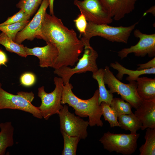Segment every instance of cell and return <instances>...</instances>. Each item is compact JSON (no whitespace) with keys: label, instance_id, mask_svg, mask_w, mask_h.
Listing matches in <instances>:
<instances>
[{"label":"cell","instance_id":"obj_2","mask_svg":"<svg viewBox=\"0 0 155 155\" xmlns=\"http://www.w3.org/2000/svg\"><path fill=\"white\" fill-rule=\"evenodd\" d=\"M138 24L137 22L128 26L115 27L107 24L88 22L85 32L82 38L90 41L92 37L99 36L112 42L127 44L132 32Z\"/></svg>","mask_w":155,"mask_h":155},{"label":"cell","instance_id":"obj_21","mask_svg":"<svg viewBox=\"0 0 155 155\" xmlns=\"http://www.w3.org/2000/svg\"><path fill=\"white\" fill-rule=\"evenodd\" d=\"M145 142L139 148L140 155H155V129H146Z\"/></svg>","mask_w":155,"mask_h":155},{"label":"cell","instance_id":"obj_28","mask_svg":"<svg viewBox=\"0 0 155 155\" xmlns=\"http://www.w3.org/2000/svg\"><path fill=\"white\" fill-rule=\"evenodd\" d=\"M102 109V115L105 121H108L111 127H119L118 121V116L111 106L104 102L100 105Z\"/></svg>","mask_w":155,"mask_h":155},{"label":"cell","instance_id":"obj_19","mask_svg":"<svg viewBox=\"0 0 155 155\" xmlns=\"http://www.w3.org/2000/svg\"><path fill=\"white\" fill-rule=\"evenodd\" d=\"M104 69L100 68L92 73V78L97 82L98 86V103L100 105L102 102H104L110 106L113 98V94L110 92L106 88L104 80Z\"/></svg>","mask_w":155,"mask_h":155},{"label":"cell","instance_id":"obj_29","mask_svg":"<svg viewBox=\"0 0 155 155\" xmlns=\"http://www.w3.org/2000/svg\"><path fill=\"white\" fill-rule=\"evenodd\" d=\"M30 18V17L27 15L23 9H20L18 12L12 16L9 17L5 21L0 24V25L21 22L29 20Z\"/></svg>","mask_w":155,"mask_h":155},{"label":"cell","instance_id":"obj_35","mask_svg":"<svg viewBox=\"0 0 155 155\" xmlns=\"http://www.w3.org/2000/svg\"><path fill=\"white\" fill-rule=\"evenodd\" d=\"M152 13L154 16L155 15V6H153L148 10L146 11L144 13L143 16H144L147 13Z\"/></svg>","mask_w":155,"mask_h":155},{"label":"cell","instance_id":"obj_3","mask_svg":"<svg viewBox=\"0 0 155 155\" xmlns=\"http://www.w3.org/2000/svg\"><path fill=\"white\" fill-rule=\"evenodd\" d=\"M84 44V51L82 57L79 59L77 65L72 68L63 66L55 69L54 73L63 80L64 85L69 82L71 77L76 73H85L89 71L92 73L98 70L96 60L98 57L97 52L91 46L90 41L81 38Z\"/></svg>","mask_w":155,"mask_h":155},{"label":"cell","instance_id":"obj_14","mask_svg":"<svg viewBox=\"0 0 155 155\" xmlns=\"http://www.w3.org/2000/svg\"><path fill=\"white\" fill-rule=\"evenodd\" d=\"M106 12L111 18L119 21L132 12L136 0H99Z\"/></svg>","mask_w":155,"mask_h":155},{"label":"cell","instance_id":"obj_25","mask_svg":"<svg viewBox=\"0 0 155 155\" xmlns=\"http://www.w3.org/2000/svg\"><path fill=\"white\" fill-rule=\"evenodd\" d=\"M29 20L9 24L0 25V31L14 41L17 33L29 23Z\"/></svg>","mask_w":155,"mask_h":155},{"label":"cell","instance_id":"obj_11","mask_svg":"<svg viewBox=\"0 0 155 155\" xmlns=\"http://www.w3.org/2000/svg\"><path fill=\"white\" fill-rule=\"evenodd\" d=\"M133 34L135 37L138 38L139 41L135 45L129 48H124L117 52L118 56L122 59L131 53L137 57H144L147 55L149 57L155 56V34H147L136 29Z\"/></svg>","mask_w":155,"mask_h":155},{"label":"cell","instance_id":"obj_1","mask_svg":"<svg viewBox=\"0 0 155 155\" xmlns=\"http://www.w3.org/2000/svg\"><path fill=\"white\" fill-rule=\"evenodd\" d=\"M41 32V39L46 43H53L58 49V56L53 68L73 66L78 61L84 49V43L75 31L65 26L61 19L46 12Z\"/></svg>","mask_w":155,"mask_h":155},{"label":"cell","instance_id":"obj_18","mask_svg":"<svg viewBox=\"0 0 155 155\" xmlns=\"http://www.w3.org/2000/svg\"><path fill=\"white\" fill-rule=\"evenodd\" d=\"M0 155H5L7 148L14 144V128L11 122L0 123Z\"/></svg>","mask_w":155,"mask_h":155},{"label":"cell","instance_id":"obj_17","mask_svg":"<svg viewBox=\"0 0 155 155\" xmlns=\"http://www.w3.org/2000/svg\"><path fill=\"white\" fill-rule=\"evenodd\" d=\"M110 66L118 71V73L116 75V77L119 80H122L124 75L127 74L129 76L126 78V79L129 82L136 81L137 79L141 75L155 73V67L142 70H132L126 68L118 61L111 63Z\"/></svg>","mask_w":155,"mask_h":155},{"label":"cell","instance_id":"obj_15","mask_svg":"<svg viewBox=\"0 0 155 155\" xmlns=\"http://www.w3.org/2000/svg\"><path fill=\"white\" fill-rule=\"evenodd\" d=\"M134 114L142 124V130L155 129V100H142Z\"/></svg>","mask_w":155,"mask_h":155},{"label":"cell","instance_id":"obj_32","mask_svg":"<svg viewBox=\"0 0 155 155\" xmlns=\"http://www.w3.org/2000/svg\"><path fill=\"white\" fill-rule=\"evenodd\" d=\"M138 67L137 69V70H142L150 69L155 67V57L146 63L139 64L137 65Z\"/></svg>","mask_w":155,"mask_h":155},{"label":"cell","instance_id":"obj_34","mask_svg":"<svg viewBox=\"0 0 155 155\" xmlns=\"http://www.w3.org/2000/svg\"><path fill=\"white\" fill-rule=\"evenodd\" d=\"M49 8L50 14L54 15V0H49Z\"/></svg>","mask_w":155,"mask_h":155},{"label":"cell","instance_id":"obj_36","mask_svg":"<svg viewBox=\"0 0 155 155\" xmlns=\"http://www.w3.org/2000/svg\"><path fill=\"white\" fill-rule=\"evenodd\" d=\"M2 86V84L0 82V87H1Z\"/></svg>","mask_w":155,"mask_h":155},{"label":"cell","instance_id":"obj_13","mask_svg":"<svg viewBox=\"0 0 155 155\" xmlns=\"http://www.w3.org/2000/svg\"><path fill=\"white\" fill-rule=\"evenodd\" d=\"M42 47L30 48L24 47L27 56L34 55L39 59V66L42 68H53L58 56V51L56 46L51 43H46Z\"/></svg>","mask_w":155,"mask_h":155},{"label":"cell","instance_id":"obj_4","mask_svg":"<svg viewBox=\"0 0 155 155\" xmlns=\"http://www.w3.org/2000/svg\"><path fill=\"white\" fill-rule=\"evenodd\" d=\"M34 98V94L32 92L19 91L17 94H14L0 87V110H20L29 113L38 119H42L43 117L38 107L32 104Z\"/></svg>","mask_w":155,"mask_h":155},{"label":"cell","instance_id":"obj_30","mask_svg":"<svg viewBox=\"0 0 155 155\" xmlns=\"http://www.w3.org/2000/svg\"><path fill=\"white\" fill-rule=\"evenodd\" d=\"M20 81L21 84L24 86L30 87L35 83L36 77L35 75L32 73L25 72L21 75Z\"/></svg>","mask_w":155,"mask_h":155},{"label":"cell","instance_id":"obj_8","mask_svg":"<svg viewBox=\"0 0 155 155\" xmlns=\"http://www.w3.org/2000/svg\"><path fill=\"white\" fill-rule=\"evenodd\" d=\"M58 115L61 131H64L69 136L78 137L81 139H85L87 137L88 121H85L70 112L68 106L65 104Z\"/></svg>","mask_w":155,"mask_h":155},{"label":"cell","instance_id":"obj_33","mask_svg":"<svg viewBox=\"0 0 155 155\" xmlns=\"http://www.w3.org/2000/svg\"><path fill=\"white\" fill-rule=\"evenodd\" d=\"M8 61V59L6 54L1 49H0V66L2 65H4L6 66V64Z\"/></svg>","mask_w":155,"mask_h":155},{"label":"cell","instance_id":"obj_20","mask_svg":"<svg viewBox=\"0 0 155 155\" xmlns=\"http://www.w3.org/2000/svg\"><path fill=\"white\" fill-rule=\"evenodd\" d=\"M118 121L119 127L125 130H129L131 134L137 133V131L142 126L141 123L133 113L118 116Z\"/></svg>","mask_w":155,"mask_h":155},{"label":"cell","instance_id":"obj_22","mask_svg":"<svg viewBox=\"0 0 155 155\" xmlns=\"http://www.w3.org/2000/svg\"><path fill=\"white\" fill-rule=\"evenodd\" d=\"M0 44L10 52L16 53L22 57H27L23 45L15 42L2 32L0 34Z\"/></svg>","mask_w":155,"mask_h":155},{"label":"cell","instance_id":"obj_9","mask_svg":"<svg viewBox=\"0 0 155 155\" xmlns=\"http://www.w3.org/2000/svg\"><path fill=\"white\" fill-rule=\"evenodd\" d=\"M98 89L93 96L87 100L80 98L73 109L75 114L80 117H88L89 125L91 127H102L103 123L101 119L102 115L101 106L98 103Z\"/></svg>","mask_w":155,"mask_h":155},{"label":"cell","instance_id":"obj_31","mask_svg":"<svg viewBox=\"0 0 155 155\" xmlns=\"http://www.w3.org/2000/svg\"><path fill=\"white\" fill-rule=\"evenodd\" d=\"M73 22L81 36L85 32L88 24L87 21L84 16L80 13L76 18L73 20Z\"/></svg>","mask_w":155,"mask_h":155},{"label":"cell","instance_id":"obj_5","mask_svg":"<svg viewBox=\"0 0 155 155\" xmlns=\"http://www.w3.org/2000/svg\"><path fill=\"white\" fill-rule=\"evenodd\" d=\"M104 69V82L109 89L110 92L113 94L117 93L132 107L136 109L142 101L137 92L136 81L131 82L128 84L124 83L115 76L108 66H106Z\"/></svg>","mask_w":155,"mask_h":155},{"label":"cell","instance_id":"obj_26","mask_svg":"<svg viewBox=\"0 0 155 155\" xmlns=\"http://www.w3.org/2000/svg\"><path fill=\"white\" fill-rule=\"evenodd\" d=\"M110 106L118 116L133 113L131 111L132 107L130 104L125 102L122 98H113Z\"/></svg>","mask_w":155,"mask_h":155},{"label":"cell","instance_id":"obj_10","mask_svg":"<svg viewBox=\"0 0 155 155\" xmlns=\"http://www.w3.org/2000/svg\"><path fill=\"white\" fill-rule=\"evenodd\" d=\"M73 3L88 22L97 24H109L113 21L99 0H74Z\"/></svg>","mask_w":155,"mask_h":155},{"label":"cell","instance_id":"obj_16","mask_svg":"<svg viewBox=\"0 0 155 155\" xmlns=\"http://www.w3.org/2000/svg\"><path fill=\"white\" fill-rule=\"evenodd\" d=\"M137 92L143 100H155V78L139 77L137 79Z\"/></svg>","mask_w":155,"mask_h":155},{"label":"cell","instance_id":"obj_12","mask_svg":"<svg viewBox=\"0 0 155 155\" xmlns=\"http://www.w3.org/2000/svg\"><path fill=\"white\" fill-rule=\"evenodd\" d=\"M49 5V0H43L32 19L17 34L14 41L21 44L26 40L32 41L35 38L41 39V30L42 24Z\"/></svg>","mask_w":155,"mask_h":155},{"label":"cell","instance_id":"obj_27","mask_svg":"<svg viewBox=\"0 0 155 155\" xmlns=\"http://www.w3.org/2000/svg\"><path fill=\"white\" fill-rule=\"evenodd\" d=\"M43 0H20L16 5L17 8L23 9L30 17L41 5Z\"/></svg>","mask_w":155,"mask_h":155},{"label":"cell","instance_id":"obj_6","mask_svg":"<svg viewBox=\"0 0 155 155\" xmlns=\"http://www.w3.org/2000/svg\"><path fill=\"white\" fill-rule=\"evenodd\" d=\"M139 133H114L109 131L104 133L99 141L104 148L110 152H115L124 155L133 153L137 147Z\"/></svg>","mask_w":155,"mask_h":155},{"label":"cell","instance_id":"obj_7","mask_svg":"<svg viewBox=\"0 0 155 155\" xmlns=\"http://www.w3.org/2000/svg\"><path fill=\"white\" fill-rule=\"evenodd\" d=\"M55 87L51 93H46L44 86L38 89V96L41 100L40 105L38 108L42 117L48 120L52 115L58 114L63 106L61 103V95L64 86L62 79L60 77H55L53 79Z\"/></svg>","mask_w":155,"mask_h":155},{"label":"cell","instance_id":"obj_23","mask_svg":"<svg viewBox=\"0 0 155 155\" xmlns=\"http://www.w3.org/2000/svg\"><path fill=\"white\" fill-rule=\"evenodd\" d=\"M64 142L62 155H75L78 144L81 139L77 137L70 136L61 131Z\"/></svg>","mask_w":155,"mask_h":155},{"label":"cell","instance_id":"obj_24","mask_svg":"<svg viewBox=\"0 0 155 155\" xmlns=\"http://www.w3.org/2000/svg\"><path fill=\"white\" fill-rule=\"evenodd\" d=\"M73 87L69 82L64 85L62 93L61 103L67 104L69 106L73 108L79 101L80 98L77 96L73 92Z\"/></svg>","mask_w":155,"mask_h":155}]
</instances>
